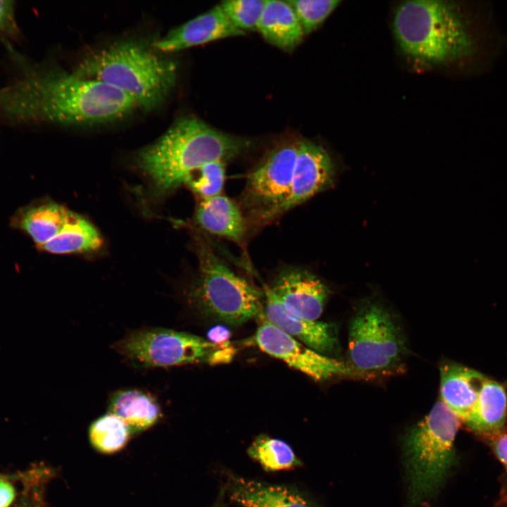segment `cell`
Listing matches in <instances>:
<instances>
[{
    "instance_id": "obj_22",
    "label": "cell",
    "mask_w": 507,
    "mask_h": 507,
    "mask_svg": "<svg viewBox=\"0 0 507 507\" xmlns=\"http://www.w3.org/2000/svg\"><path fill=\"white\" fill-rule=\"evenodd\" d=\"M102 244V238L96 227L74 213L60 232L39 249L54 254H69L95 251Z\"/></svg>"
},
{
    "instance_id": "obj_2",
    "label": "cell",
    "mask_w": 507,
    "mask_h": 507,
    "mask_svg": "<svg viewBox=\"0 0 507 507\" xmlns=\"http://www.w3.org/2000/svg\"><path fill=\"white\" fill-rule=\"evenodd\" d=\"M249 145L244 138L218 130L194 116L178 118L137 154L140 168L163 192L175 189L202 165L237 158Z\"/></svg>"
},
{
    "instance_id": "obj_10",
    "label": "cell",
    "mask_w": 507,
    "mask_h": 507,
    "mask_svg": "<svg viewBox=\"0 0 507 507\" xmlns=\"http://www.w3.org/2000/svg\"><path fill=\"white\" fill-rule=\"evenodd\" d=\"M261 318L252 343L263 352L315 381L336 376L353 377L345 363L313 350L266 320L263 315Z\"/></svg>"
},
{
    "instance_id": "obj_28",
    "label": "cell",
    "mask_w": 507,
    "mask_h": 507,
    "mask_svg": "<svg viewBox=\"0 0 507 507\" xmlns=\"http://www.w3.org/2000/svg\"><path fill=\"white\" fill-rule=\"evenodd\" d=\"M18 33L14 2L0 0V38L13 39Z\"/></svg>"
},
{
    "instance_id": "obj_21",
    "label": "cell",
    "mask_w": 507,
    "mask_h": 507,
    "mask_svg": "<svg viewBox=\"0 0 507 507\" xmlns=\"http://www.w3.org/2000/svg\"><path fill=\"white\" fill-rule=\"evenodd\" d=\"M506 413L507 395L503 387L487 378L465 425L480 433L494 432L505 424Z\"/></svg>"
},
{
    "instance_id": "obj_13",
    "label": "cell",
    "mask_w": 507,
    "mask_h": 507,
    "mask_svg": "<svg viewBox=\"0 0 507 507\" xmlns=\"http://www.w3.org/2000/svg\"><path fill=\"white\" fill-rule=\"evenodd\" d=\"M263 292L266 320L320 353L330 356L337 352L339 342L334 324L298 317L284 306L270 286L264 285Z\"/></svg>"
},
{
    "instance_id": "obj_25",
    "label": "cell",
    "mask_w": 507,
    "mask_h": 507,
    "mask_svg": "<svg viewBox=\"0 0 507 507\" xmlns=\"http://www.w3.org/2000/svg\"><path fill=\"white\" fill-rule=\"evenodd\" d=\"M226 163L220 160L208 163L192 172L184 184L197 196L199 200L220 195L225 182Z\"/></svg>"
},
{
    "instance_id": "obj_26",
    "label": "cell",
    "mask_w": 507,
    "mask_h": 507,
    "mask_svg": "<svg viewBox=\"0 0 507 507\" xmlns=\"http://www.w3.org/2000/svg\"><path fill=\"white\" fill-rule=\"evenodd\" d=\"M265 0H230L220 4L231 23L246 33V30H257Z\"/></svg>"
},
{
    "instance_id": "obj_5",
    "label": "cell",
    "mask_w": 507,
    "mask_h": 507,
    "mask_svg": "<svg viewBox=\"0 0 507 507\" xmlns=\"http://www.w3.org/2000/svg\"><path fill=\"white\" fill-rule=\"evenodd\" d=\"M195 245L198 272L189 299L197 311L232 326L261 318L263 292L232 270L200 236H196Z\"/></svg>"
},
{
    "instance_id": "obj_23",
    "label": "cell",
    "mask_w": 507,
    "mask_h": 507,
    "mask_svg": "<svg viewBox=\"0 0 507 507\" xmlns=\"http://www.w3.org/2000/svg\"><path fill=\"white\" fill-rule=\"evenodd\" d=\"M247 453L266 471L289 470L302 464L289 444L266 434L258 435Z\"/></svg>"
},
{
    "instance_id": "obj_11",
    "label": "cell",
    "mask_w": 507,
    "mask_h": 507,
    "mask_svg": "<svg viewBox=\"0 0 507 507\" xmlns=\"http://www.w3.org/2000/svg\"><path fill=\"white\" fill-rule=\"evenodd\" d=\"M334 176V165L328 153L311 141L300 139L289 192L277 211L274 221L331 187Z\"/></svg>"
},
{
    "instance_id": "obj_16",
    "label": "cell",
    "mask_w": 507,
    "mask_h": 507,
    "mask_svg": "<svg viewBox=\"0 0 507 507\" xmlns=\"http://www.w3.org/2000/svg\"><path fill=\"white\" fill-rule=\"evenodd\" d=\"M194 220L205 232L230 240L245 249L248 222L239 203L230 197L221 194L199 200Z\"/></svg>"
},
{
    "instance_id": "obj_19",
    "label": "cell",
    "mask_w": 507,
    "mask_h": 507,
    "mask_svg": "<svg viewBox=\"0 0 507 507\" xmlns=\"http://www.w3.org/2000/svg\"><path fill=\"white\" fill-rule=\"evenodd\" d=\"M108 411L120 418L132 434L149 428L161 415L160 406L154 396L136 389L115 392L110 399Z\"/></svg>"
},
{
    "instance_id": "obj_9",
    "label": "cell",
    "mask_w": 507,
    "mask_h": 507,
    "mask_svg": "<svg viewBox=\"0 0 507 507\" xmlns=\"http://www.w3.org/2000/svg\"><path fill=\"white\" fill-rule=\"evenodd\" d=\"M113 348L137 367L154 368L193 363L213 364L220 345L187 332L143 328L127 333Z\"/></svg>"
},
{
    "instance_id": "obj_29",
    "label": "cell",
    "mask_w": 507,
    "mask_h": 507,
    "mask_svg": "<svg viewBox=\"0 0 507 507\" xmlns=\"http://www.w3.org/2000/svg\"><path fill=\"white\" fill-rule=\"evenodd\" d=\"M207 337L209 342L217 345H223L230 342L231 332L227 327L218 325L208 331Z\"/></svg>"
},
{
    "instance_id": "obj_30",
    "label": "cell",
    "mask_w": 507,
    "mask_h": 507,
    "mask_svg": "<svg viewBox=\"0 0 507 507\" xmlns=\"http://www.w3.org/2000/svg\"><path fill=\"white\" fill-rule=\"evenodd\" d=\"M15 492L8 481L0 480V507H8L13 501Z\"/></svg>"
},
{
    "instance_id": "obj_8",
    "label": "cell",
    "mask_w": 507,
    "mask_h": 507,
    "mask_svg": "<svg viewBox=\"0 0 507 507\" xmlns=\"http://www.w3.org/2000/svg\"><path fill=\"white\" fill-rule=\"evenodd\" d=\"M299 144L294 139L279 142L249 173L239 203L249 227L274 222L289 192Z\"/></svg>"
},
{
    "instance_id": "obj_31",
    "label": "cell",
    "mask_w": 507,
    "mask_h": 507,
    "mask_svg": "<svg viewBox=\"0 0 507 507\" xmlns=\"http://www.w3.org/2000/svg\"><path fill=\"white\" fill-rule=\"evenodd\" d=\"M496 457L507 469V434L498 437L493 444Z\"/></svg>"
},
{
    "instance_id": "obj_15",
    "label": "cell",
    "mask_w": 507,
    "mask_h": 507,
    "mask_svg": "<svg viewBox=\"0 0 507 507\" xmlns=\"http://www.w3.org/2000/svg\"><path fill=\"white\" fill-rule=\"evenodd\" d=\"M226 492L240 507H318L298 489L230 474Z\"/></svg>"
},
{
    "instance_id": "obj_18",
    "label": "cell",
    "mask_w": 507,
    "mask_h": 507,
    "mask_svg": "<svg viewBox=\"0 0 507 507\" xmlns=\"http://www.w3.org/2000/svg\"><path fill=\"white\" fill-rule=\"evenodd\" d=\"M257 30L267 42L287 52L293 51L305 35L287 1L265 0Z\"/></svg>"
},
{
    "instance_id": "obj_20",
    "label": "cell",
    "mask_w": 507,
    "mask_h": 507,
    "mask_svg": "<svg viewBox=\"0 0 507 507\" xmlns=\"http://www.w3.org/2000/svg\"><path fill=\"white\" fill-rule=\"evenodd\" d=\"M73 214L58 204L44 203L22 210L14 219V225L40 248L60 232Z\"/></svg>"
},
{
    "instance_id": "obj_6",
    "label": "cell",
    "mask_w": 507,
    "mask_h": 507,
    "mask_svg": "<svg viewBox=\"0 0 507 507\" xmlns=\"http://www.w3.org/2000/svg\"><path fill=\"white\" fill-rule=\"evenodd\" d=\"M460 419L439 399L407 434L404 444L408 507L431 499L444 483L454 458Z\"/></svg>"
},
{
    "instance_id": "obj_12",
    "label": "cell",
    "mask_w": 507,
    "mask_h": 507,
    "mask_svg": "<svg viewBox=\"0 0 507 507\" xmlns=\"http://www.w3.org/2000/svg\"><path fill=\"white\" fill-rule=\"evenodd\" d=\"M270 287L289 311L308 320L320 318L330 295L316 275L296 266L278 271Z\"/></svg>"
},
{
    "instance_id": "obj_27",
    "label": "cell",
    "mask_w": 507,
    "mask_h": 507,
    "mask_svg": "<svg viewBox=\"0 0 507 507\" xmlns=\"http://www.w3.org/2000/svg\"><path fill=\"white\" fill-rule=\"evenodd\" d=\"M292 7L306 35L314 31L340 3L337 0H290Z\"/></svg>"
},
{
    "instance_id": "obj_14",
    "label": "cell",
    "mask_w": 507,
    "mask_h": 507,
    "mask_svg": "<svg viewBox=\"0 0 507 507\" xmlns=\"http://www.w3.org/2000/svg\"><path fill=\"white\" fill-rule=\"evenodd\" d=\"M229 20L220 5L170 30L155 42L163 52L181 51L228 37L244 35Z\"/></svg>"
},
{
    "instance_id": "obj_24",
    "label": "cell",
    "mask_w": 507,
    "mask_h": 507,
    "mask_svg": "<svg viewBox=\"0 0 507 507\" xmlns=\"http://www.w3.org/2000/svg\"><path fill=\"white\" fill-rule=\"evenodd\" d=\"M89 434L90 442L96 450L110 453L123 449L132 433L120 418L108 413L92 423Z\"/></svg>"
},
{
    "instance_id": "obj_7",
    "label": "cell",
    "mask_w": 507,
    "mask_h": 507,
    "mask_svg": "<svg viewBox=\"0 0 507 507\" xmlns=\"http://www.w3.org/2000/svg\"><path fill=\"white\" fill-rule=\"evenodd\" d=\"M348 361L353 377L370 378L400 372L406 348L390 313L374 302L363 303L351 320Z\"/></svg>"
},
{
    "instance_id": "obj_1",
    "label": "cell",
    "mask_w": 507,
    "mask_h": 507,
    "mask_svg": "<svg viewBox=\"0 0 507 507\" xmlns=\"http://www.w3.org/2000/svg\"><path fill=\"white\" fill-rule=\"evenodd\" d=\"M137 108L113 87L51 66L29 65L0 89V113L20 123L91 125L118 120Z\"/></svg>"
},
{
    "instance_id": "obj_4",
    "label": "cell",
    "mask_w": 507,
    "mask_h": 507,
    "mask_svg": "<svg viewBox=\"0 0 507 507\" xmlns=\"http://www.w3.org/2000/svg\"><path fill=\"white\" fill-rule=\"evenodd\" d=\"M393 25L402 51L423 63H444L467 54L471 47L456 10L443 1L403 2L396 10Z\"/></svg>"
},
{
    "instance_id": "obj_32",
    "label": "cell",
    "mask_w": 507,
    "mask_h": 507,
    "mask_svg": "<svg viewBox=\"0 0 507 507\" xmlns=\"http://www.w3.org/2000/svg\"><path fill=\"white\" fill-rule=\"evenodd\" d=\"M212 507H224V506H223V503L221 502V501H218L216 502V503H215L213 506H212Z\"/></svg>"
},
{
    "instance_id": "obj_3",
    "label": "cell",
    "mask_w": 507,
    "mask_h": 507,
    "mask_svg": "<svg viewBox=\"0 0 507 507\" xmlns=\"http://www.w3.org/2000/svg\"><path fill=\"white\" fill-rule=\"evenodd\" d=\"M177 64L140 42H115L84 57L76 76L108 84L132 98L139 108L161 104L174 87Z\"/></svg>"
},
{
    "instance_id": "obj_17",
    "label": "cell",
    "mask_w": 507,
    "mask_h": 507,
    "mask_svg": "<svg viewBox=\"0 0 507 507\" xmlns=\"http://www.w3.org/2000/svg\"><path fill=\"white\" fill-rule=\"evenodd\" d=\"M487 380L479 371L458 363H445L440 368V399L465 423Z\"/></svg>"
}]
</instances>
